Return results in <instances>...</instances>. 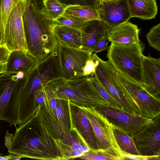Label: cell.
<instances>
[{
    "label": "cell",
    "mask_w": 160,
    "mask_h": 160,
    "mask_svg": "<svg viewBox=\"0 0 160 160\" xmlns=\"http://www.w3.org/2000/svg\"><path fill=\"white\" fill-rule=\"evenodd\" d=\"M23 21L28 52L37 60L57 50L58 42L53 32L55 22L43 0H26Z\"/></svg>",
    "instance_id": "obj_1"
},
{
    "label": "cell",
    "mask_w": 160,
    "mask_h": 160,
    "mask_svg": "<svg viewBox=\"0 0 160 160\" xmlns=\"http://www.w3.org/2000/svg\"><path fill=\"white\" fill-rule=\"evenodd\" d=\"M36 114L16 128L12 146L8 149V152L22 158L62 160L54 139Z\"/></svg>",
    "instance_id": "obj_2"
},
{
    "label": "cell",
    "mask_w": 160,
    "mask_h": 160,
    "mask_svg": "<svg viewBox=\"0 0 160 160\" xmlns=\"http://www.w3.org/2000/svg\"><path fill=\"white\" fill-rule=\"evenodd\" d=\"M46 85L51 89L57 99L89 107H112L98 93L89 76H82L68 80L61 77L50 81Z\"/></svg>",
    "instance_id": "obj_3"
},
{
    "label": "cell",
    "mask_w": 160,
    "mask_h": 160,
    "mask_svg": "<svg viewBox=\"0 0 160 160\" xmlns=\"http://www.w3.org/2000/svg\"><path fill=\"white\" fill-rule=\"evenodd\" d=\"M144 48L141 42L138 44L126 45L111 43L107 57L116 72L142 85L143 52Z\"/></svg>",
    "instance_id": "obj_4"
},
{
    "label": "cell",
    "mask_w": 160,
    "mask_h": 160,
    "mask_svg": "<svg viewBox=\"0 0 160 160\" xmlns=\"http://www.w3.org/2000/svg\"><path fill=\"white\" fill-rule=\"evenodd\" d=\"M123 96L135 113L153 119L160 114V101L149 94L140 84L116 72Z\"/></svg>",
    "instance_id": "obj_5"
},
{
    "label": "cell",
    "mask_w": 160,
    "mask_h": 160,
    "mask_svg": "<svg viewBox=\"0 0 160 160\" xmlns=\"http://www.w3.org/2000/svg\"><path fill=\"white\" fill-rule=\"evenodd\" d=\"M25 1L20 2L12 9L0 37V45H5L10 52L20 50L28 52L23 21Z\"/></svg>",
    "instance_id": "obj_6"
},
{
    "label": "cell",
    "mask_w": 160,
    "mask_h": 160,
    "mask_svg": "<svg viewBox=\"0 0 160 160\" xmlns=\"http://www.w3.org/2000/svg\"><path fill=\"white\" fill-rule=\"evenodd\" d=\"M91 51L71 47L58 42V59L61 77L68 80L83 76L87 61Z\"/></svg>",
    "instance_id": "obj_7"
},
{
    "label": "cell",
    "mask_w": 160,
    "mask_h": 160,
    "mask_svg": "<svg viewBox=\"0 0 160 160\" xmlns=\"http://www.w3.org/2000/svg\"><path fill=\"white\" fill-rule=\"evenodd\" d=\"M117 129L132 136L150 123L152 119L110 107L95 108Z\"/></svg>",
    "instance_id": "obj_8"
},
{
    "label": "cell",
    "mask_w": 160,
    "mask_h": 160,
    "mask_svg": "<svg viewBox=\"0 0 160 160\" xmlns=\"http://www.w3.org/2000/svg\"><path fill=\"white\" fill-rule=\"evenodd\" d=\"M85 112L90 121L101 149H111L122 156L125 160L130 155L122 152L115 138L112 124L95 108L79 106Z\"/></svg>",
    "instance_id": "obj_9"
},
{
    "label": "cell",
    "mask_w": 160,
    "mask_h": 160,
    "mask_svg": "<svg viewBox=\"0 0 160 160\" xmlns=\"http://www.w3.org/2000/svg\"><path fill=\"white\" fill-rule=\"evenodd\" d=\"M98 59V64L94 74L95 77L116 100L121 109L134 113L123 96L115 69L108 60L104 61L99 57Z\"/></svg>",
    "instance_id": "obj_10"
},
{
    "label": "cell",
    "mask_w": 160,
    "mask_h": 160,
    "mask_svg": "<svg viewBox=\"0 0 160 160\" xmlns=\"http://www.w3.org/2000/svg\"><path fill=\"white\" fill-rule=\"evenodd\" d=\"M132 137L140 156L160 158V114Z\"/></svg>",
    "instance_id": "obj_11"
},
{
    "label": "cell",
    "mask_w": 160,
    "mask_h": 160,
    "mask_svg": "<svg viewBox=\"0 0 160 160\" xmlns=\"http://www.w3.org/2000/svg\"><path fill=\"white\" fill-rule=\"evenodd\" d=\"M12 75L0 74V120L17 128L18 100L14 91L15 82L11 79Z\"/></svg>",
    "instance_id": "obj_12"
},
{
    "label": "cell",
    "mask_w": 160,
    "mask_h": 160,
    "mask_svg": "<svg viewBox=\"0 0 160 160\" xmlns=\"http://www.w3.org/2000/svg\"><path fill=\"white\" fill-rule=\"evenodd\" d=\"M96 8L99 19L112 28L131 18L127 0L97 2Z\"/></svg>",
    "instance_id": "obj_13"
},
{
    "label": "cell",
    "mask_w": 160,
    "mask_h": 160,
    "mask_svg": "<svg viewBox=\"0 0 160 160\" xmlns=\"http://www.w3.org/2000/svg\"><path fill=\"white\" fill-rule=\"evenodd\" d=\"M71 122L80 133L91 150L100 148L98 141L85 111L79 105L69 101Z\"/></svg>",
    "instance_id": "obj_14"
},
{
    "label": "cell",
    "mask_w": 160,
    "mask_h": 160,
    "mask_svg": "<svg viewBox=\"0 0 160 160\" xmlns=\"http://www.w3.org/2000/svg\"><path fill=\"white\" fill-rule=\"evenodd\" d=\"M143 84L145 90L160 101V60L143 55L142 64Z\"/></svg>",
    "instance_id": "obj_15"
},
{
    "label": "cell",
    "mask_w": 160,
    "mask_h": 160,
    "mask_svg": "<svg viewBox=\"0 0 160 160\" xmlns=\"http://www.w3.org/2000/svg\"><path fill=\"white\" fill-rule=\"evenodd\" d=\"M139 29L137 26L128 21L110 28L107 34L109 42L123 45L138 44L139 39Z\"/></svg>",
    "instance_id": "obj_16"
},
{
    "label": "cell",
    "mask_w": 160,
    "mask_h": 160,
    "mask_svg": "<svg viewBox=\"0 0 160 160\" xmlns=\"http://www.w3.org/2000/svg\"><path fill=\"white\" fill-rule=\"evenodd\" d=\"M38 61L27 52L20 50L11 51L7 60L4 73L10 75L22 72L25 76L35 66Z\"/></svg>",
    "instance_id": "obj_17"
},
{
    "label": "cell",
    "mask_w": 160,
    "mask_h": 160,
    "mask_svg": "<svg viewBox=\"0 0 160 160\" xmlns=\"http://www.w3.org/2000/svg\"><path fill=\"white\" fill-rule=\"evenodd\" d=\"M110 28L100 19L89 21L81 31L82 49L91 51L97 42L107 34Z\"/></svg>",
    "instance_id": "obj_18"
},
{
    "label": "cell",
    "mask_w": 160,
    "mask_h": 160,
    "mask_svg": "<svg viewBox=\"0 0 160 160\" xmlns=\"http://www.w3.org/2000/svg\"><path fill=\"white\" fill-rule=\"evenodd\" d=\"M131 18L144 20L154 18L158 12L156 0H127Z\"/></svg>",
    "instance_id": "obj_19"
},
{
    "label": "cell",
    "mask_w": 160,
    "mask_h": 160,
    "mask_svg": "<svg viewBox=\"0 0 160 160\" xmlns=\"http://www.w3.org/2000/svg\"><path fill=\"white\" fill-rule=\"evenodd\" d=\"M43 104L39 105L36 112L37 118L41 120L51 135L54 138H59L64 141L70 138V131L62 127L54 120L44 108Z\"/></svg>",
    "instance_id": "obj_20"
},
{
    "label": "cell",
    "mask_w": 160,
    "mask_h": 160,
    "mask_svg": "<svg viewBox=\"0 0 160 160\" xmlns=\"http://www.w3.org/2000/svg\"><path fill=\"white\" fill-rule=\"evenodd\" d=\"M53 32L58 42L71 47L82 49L81 31L67 26L56 25Z\"/></svg>",
    "instance_id": "obj_21"
},
{
    "label": "cell",
    "mask_w": 160,
    "mask_h": 160,
    "mask_svg": "<svg viewBox=\"0 0 160 160\" xmlns=\"http://www.w3.org/2000/svg\"><path fill=\"white\" fill-rule=\"evenodd\" d=\"M64 13L77 17L84 21L99 19L96 8L92 7L81 6H68Z\"/></svg>",
    "instance_id": "obj_22"
},
{
    "label": "cell",
    "mask_w": 160,
    "mask_h": 160,
    "mask_svg": "<svg viewBox=\"0 0 160 160\" xmlns=\"http://www.w3.org/2000/svg\"><path fill=\"white\" fill-rule=\"evenodd\" d=\"M77 158L83 160H124V157L113 150L109 148L89 150Z\"/></svg>",
    "instance_id": "obj_23"
},
{
    "label": "cell",
    "mask_w": 160,
    "mask_h": 160,
    "mask_svg": "<svg viewBox=\"0 0 160 160\" xmlns=\"http://www.w3.org/2000/svg\"><path fill=\"white\" fill-rule=\"evenodd\" d=\"M69 101L57 99L56 112L59 124L69 131L72 130V125L70 117Z\"/></svg>",
    "instance_id": "obj_24"
},
{
    "label": "cell",
    "mask_w": 160,
    "mask_h": 160,
    "mask_svg": "<svg viewBox=\"0 0 160 160\" xmlns=\"http://www.w3.org/2000/svg\"><path fill=\"white\" fill-rule=\"evenodd\" d=\"M114 135L121 150L124 153L131 155L140 156L132 137L115 128Z\"/></svg>",
    "instance_id": "obj_25"
},
{
    "label": "cell",
    "mask_w": 160,
    "mask_h": 160,
    "mask_svg": "<svg viewBox=\"0 0 160 160\" xmlns=\"http://www.w3.org/2000/svg\"><path fill=\"white\" fill-rule=\"evenodd\" d=\"M56 146L61 155L62 160L77 159L84 153L59 138L54 139Z\"/></svg>",
    "instance_id": "obj_26"
},
{
    "label": "cell",
    "mask_w": 160,
    "mask_h": 160,
    "mask_svg": "<svg viewBox=\"0 0 160 160\" xmlns=\"http://www.w3.org/2000/svg\"><path fill=\"white\" fill-rule=\"evenodd\" d=\"M23 0H0V37L12 9L17 4Z\"/></svg>",
    "instance_id": "obj_27"
},
{
    "label": "cell",
    "mask_w": 160,
    "mask_h": 160,
    "mask_svg": "<svg viewBox=\"0 0 160 160\" xmlns=\"http://www.w3.org/2000/svg\"><path fill=\"white\" fill-rule=\"evenodd\" d=\"M88 21L64 13L55 20L56 25L67 26L80 31L86 26Z\"/></svg>",
    "instance_id": "obj_28"
},
{
    "label": "cell",
    "mask_w": 160,
    "mask_h": 160,
    "mask_svg": "<svg viewBox=\"0 0 160 160\" xmlns=\"http://www.w3.org/2000/svg\"><path fill=\"white\" fill-rule=\"evenodd\" d=\"M89 76L91 83L99 94L112 107L121 109L116 100L102 86L94 74Z\"/></svg>",
    "instance_id": "obj_29"
},
{
    "label": "cell",
    "mask_w": 160,
    "mask_h": 160,
    "mask_svg": "<svg viewBox=\"0 0 160 160\" xmlns=\"http://www.w3.org/2000/svg\"><path fill=\"white\" fill-rule=\"evenodd\" d=\"M43 2L48 14L54 21L64 13L67 7L58 0H43Z\"/></svg>",
    "instance_id": "obj_30"
},
{
    "label": "cell",
    "mask_w": 160,
    "mask_h": 160,
    "mask_svg": "<svg viewBox=\"0 0 160 160\" xmlns=\"http://www.w3.org/2000/svg\"><path fill=\"white\" fill-rule=\"evenodd\" d=\"M149 45L160 51V23L153 26L146 35Z\"/></svg>",
    "instance_id": "obj_31"
},
{
    "label": "cell",
    "mask_w": 160,
    "mask_h": 160,
    "mask_svg": "<svg viewBox=\"0 0 160 160\" xmlns=\"http://www.w3.org/2000/svg\"><path fill=\"white\" fill-rule=\"evenodd\" d=\"M98 56L92 53L87 61L84 68L83 76H89L93 74L98 64Z\"/></svg>",
    "instance_id": "obj_32"
},
{
    "label": "cell",
    "mask_w": 160,
    "mask_h": 160,
    "mask_svg": "<svg viewBox=\"0 0 160 160\" xmlns=\"http://www.w3.org/2000/svg\"><path fill=\"white\" fill-rule=\"evenodd\" d=\"M61 3L68 7L73 6H88L96 8V0H58Z\"/></svg>",
    "instance_id": "obj_33"
},
{
    "label": "cell",
    "mask_w": 160,
    "mask_h": 160,
    "mask_svg": "<svg viewBox=\"0 0 160 160\" xmlns=\"http://www.w3.org/2000/svg\"><path fill=\"white\" fill-rule=\"evenodd\" d=\"M109 42L107 34L97 42L92 49L91 52L93 53H96L107 50Z\"/></svg>",
    "instance_id": "obj_34"
},
{
    "label": "cell",
    "mask_w": 160,
    "mask_h": 160,
    "mask_svg": "<svg viewBox=\"0 0 160 160\" xmlns=\"http://www.w3.org/2000/svg\"><path fill=\"white\" fill-rule=\"evenodd\" d=\"M10 52L5 45L0 46V64L7 62Z\"/></svg>",
    "instance_id": "obj_35"
},
{
    "label": "cell",
    "mask_w": 160,
    "mask_h": 160,
    "mask_svg": "<svg viewBox=\"0 0 160 160\" xmlns=\"http://www.w3.org/2000/svg\"><path fill=\"white\" fill-rule=\"evenodd\" d=\"M43 88L38 93L36 96L35 104L37 108L39 105L44 104L45 102V94Z\"/></svg>",
    "instance_id": "obj_36"
},
{
    "label": "cell",
    "mask_w": 160,
    "mask_h": 160,
    "mask_svg": "<svg viewBox=\"0 0 160 160\" xmlns=\"http://www.w3.org/2000/svg\"><path fill=\"white\" fill-rule=\"evenodd\" d=\"M13 138V134L9 133L7 130L4 137V144L6 147L9 149L11 146Z\"/></svg>",
    "instance_id": "obj_37"
},
{
    "label": "cell",
    "mask_w": 160,
    "mask_h": 160,
    "mask_svg": "<svg viewBox=\"0 0 160 160\" xmlns=\"http://www.w3.org/2000/svg\"><path fill=\"white\" fill-rule=\"evenodd\" d=\"M25 76L24 73L22 72H19L17 73L13 74L11 77V79L14 82L22 79Z\"/></svg>",
    "instance_id": "obj_38"
},
{
    "label": "cell",
    "mask_w": 160,
    "mask_h": 160,
    "mask_svg": "<svg viewBox=\"0 0 160 160\" xmlns=\"http://www.w3.org/2000/svg\"><path fill=\"white\" fill-rule=\"evenodd\" d=\"M14 155L9 154L8 155L1 156L0 155V160H13Z\"/></svg>",
    "instance_id": "obj_39"
},
{
    "label": "cell",
    "mask_w": 160,
    "mask_h": 160,
    "mask_svg": "<svg viewBox=\"0 0 160 160\" xmlns=\"http://www.w3.org/2000/svg\"><path fill=\"white\" fill-rule=\"evenodd\" d=\"M7 63L0 64V74L4 73L5 72Z\"/></svg>",
    "instance_id": "obj_40"
},
{
    "label": "cell",
    "mask_w": 160,
    "mask_h": 160,
    "mask_svg": "<svg viewBox=\"0 0 160 160\" xmlns=\"http://www.w3.org/2000/svg\"><path fill=\"white\" fill-rule=\"evenodd\" d=\"M118 0H96L97 3V2L103 1H115Z\"/></svg>",
    "instance_id": "obj_41"
},
{
    "label": "cell",
    "mask_w": 160,
    "mask_h": 160,
    "mask_svg": "<svg viewBox=\"0 0 160 160\" xmlns=\"http://www.w3.org/2000/svg\"></svg>",
    "instance_id": "obj_42"
}]
</instances>
